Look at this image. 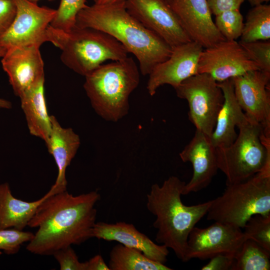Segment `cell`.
Listing matches in <instances>:
<instances>
[{"label": "cell", "mask_w": 270, "mask_h": 270, "mask_svg": "<svg viewBox=\"0 0 270 270\" xmlns=\"http://www.w3.org/2000/svg\"><path fill=\"white\" fill-rule=\"evenodd\" d=\"M44 82H40L20 98L30 132L42 140L46 144L52 126L44 98Z\"/></svg>", "instance_id": "obj_22"}, {"label": "cell", "mask_w": 270, "mask_h": 270, "mask_svg": "<svg viewBox=\"0 0 270 270\" xmlns=\"http://www.w3.org/2000/svg\"><path fill=\"white\" fill-rule=\"evenodd\" d=\"M36 45L10 48L2 57V64L14 94L20 97L44 81V64Z\"/></svg>", "instance_id": "obj_15"}, {"label": "cell", "mask_w": 270, "mask_h": 270, "mask_svg": "<svg viewBox=\"0 0 270 270\" xmlns=\"http://www.w3.org/2000/svg\"><path fill=\"white\" fill-rule=\"evenodd\" d=\"M56 194L50 189L41 198L28 202L16 198L12 194L9 184L0 185V230L12 228L22 230L35 214L40 204L50 194Z\"/></svg>", "instance_id": "obj_21"}, {"label": "cell", "mask_w": 270, "mask_h": 270, "mask_svg": "<svg viewBox=\"0 0 270 270\" xmlns=\"http://www.w3.org/2000/svg\"><path fill=\"white\" fill-rule=\"evenodd\" d=\"M252 6H255L258 4H264V2H268L270 0H246Z\"/></svg>", "instance_id": "obj_38"}, {"label": "cell", "mask_w": 270, "mask_h": 270, "mask_svg": "<svg viewBox=\"0 0 270 270\" xmlns=\"http://www.w3.org/2000/svg\"><path fill=\"white\" fill-rule=\"evenodd\" d=\"M240 38L242 42L270 40V4H258L249 10Z\"/></svg>", "instance_id": "obj_24"}, {"label": "cell", "mask_w": 270, "mask_h": 270, "mask_svg": "<svg viewBox=\"0 0 270 270\" xmlns=\"http://www.w3.org/2000/svg\"><path fill=\"white\" fill-rule=\"evenodd\" d=\"M110 270H172L164 264L154 261L141 252L121 244L114 246L110 254Z\"/></svg>", "instance_id": "obj_23"}, {"label": "cell", "mask_w": 270, "mask_h": 270, "mask_svg": "<svg viewBox=\"0 0 270 270\" xmlns=\"http://www.w3.org/2000/svg\"><path fill=\"white\" fill-rule=\"evenodd\" d=\"M34 234L16 228L0 230V249L8 254L18 252L21 245L30 242Z\"/></svg>", "instance_id": "obj_30"}, {"label": "cell", "mask_w": 270, "mask_h": 270, "mask_svg": "<svg viewBox=\"0 0 270 270\" xmlns=\"http://www.w3.org/2000/svg\"><path fill=\"white\" fill-rule=\"evenodd\" d=\"M84 262V270H110L100 254H96Z\"/></svg>", "instance_id": "obj_35"}, {"label": "cell", "mask_w": 270, "mask_h": 270, "mask_svg": "<svg viewBox=\"0 0 270 270\" xmlns=\"http://www.w3.org/2000/svg\"><path fill=\"white\" fill-rule=\"evenodd\" d=\"M125 1L88 6L78 14L75 26L92 28L110 35L136 56L140 73L148 75L169 57L172 48L128 12Z\"/></svg>", "instance_id": "obj_2"}, {"label": "cell", "mask_w": 270, "mask_h": 270, "mask_svg": "<svg viewBox=\"0 0 270 270\" xmlns=\"http://www.w3.org/2000/svg\"><path fill=\"white\" fill-rule=\"evenodd\" d=\"M169 4L192 41L206 48L226 40L216 28L206 0H171Z\"/></svg>", "instance_id": "obj_16"}, {"label": "cell", "mask_w": 270, "mask_h": 270, "mask_svg": "<svg viewBox=\"0 0 270 270\" xmlns=\"http://www.w3.org/2000/svg\"><path fill=\"white\" fill-rule=\"evenodd\" d=\"M204 48L190 41L172 48L169 57L157 64L148 74L146 88L154 96L158 89L164 84L174 88L198 72V60Z\"/></svg>", "instance_id": "obj_14"}, {"label": "cell", "mask_w": 270, "mask_h": 270, "mask_svg": "<svg viewBox=\"0 0 270 270\" xmlns=\"http://www.w3.org/2000/svg\"><path fill=\"white\" fill-rule=\"evenodd\" d=\"M188 105V118L196 130L210 136L224 100L222 92L210 75L198 73L174 88Z\"/></svg>", "instance_id": "obj_8"}, {"label": "cell", "mask_w": 270, "mask_h": 270, "mask_svg": "<svg viewBox=\"0 0 270 270\" xmlns=\"http://www.w3.org/2000/svg\"><path fill=\"white\" fill-rule=\"evenodd\" d=\"M28 1H30L32 2L37 3L38 1L39 0H28Z\"/></svg>", "instance_id": "obj_39"}, {"label": "cell", "mask_w": 270, "mask_h": 270, "mask_svg": "<svg viewBox=\"0 0 270 270\" xmlns=\"http://www.w3.org/2000/svg\"><path fill=\"white\" fill-rule=\"evenodd\" d=\"M210 261L204 266L202 270H231L234 262V256L226 254H217L210 258Z\"/></svg>", "instance_id": "obj_33"}, {"label": "cell", "mask_w": 270, "mask_h": 270, "mask_svg": "<svg viewBox=\"0 0 270 270\" xmlns=\"http://www.w3.org/2000/svg\"><path fill=\"white\" fill-rule=\"evenodd\" d=\"M94 2V3L96 2L97 0H93Z\"/></svg>", "instance_id": "obj_41"}, {"label": "cell", "mask_w": 270, "mask_h": 270, "mask_svg": "<svg viewBox=\"0 0 270 270\" xmlns=\"http://www.w3.org/2000/svg\"><path fill=\"white\" fill-rule=\"evenodd\" d=\"M246 240L241 228L215 222L205 228L194 226L188 240L190 259H210L219 254L234 256Z\"/></svg>", "instance_id": "obj_13"}, {"label": "cell", "mask_w": 270, "mask_h": 270, "mask_svg": "<svg viewBox=\"0 0 270 270\" xmlns=\"http://www.w3.org/2000/svg\"><path fill=\"white\" fill-rule=\"evenodd\" d=\"M232 79L234 96L244 114L270 138V76L252 70Z\"/></svg>", "instance_id": "obj_11"}, {"label": "cell", "mask_w": 270, "mask_h": 270, "mask_svg": "<svg viewBox=\"0 0 270 270\" xmlns=\"http://www.w3.org/2000/svg\"><path fill=\"white\" fill-rule=\"evenodd\" d=\"M179 156L183 162H190L193 168L192 177L186 183L182 194L198 192L206 188L218 170L216 148L210 136L196 130L192 138Z\"/></svg>", "instance_id": "obj_17"}, {"label": "cell", "mask_w": 270, "mask_h": 270, "mask_svg": "<svg viewBox=\"0 0 270 270\" xmlns=\"http://www.w3.org/2000/svg\"><path fill=\"white\" fill-rule=\"evenodd\" d=\"M238 132L228 146L216 148L218 170L226 176V185L246 180L270 164V138L249 120L238 127Z\"/></svg>", "instance_id": "obj_7"}, {"label": "cell", "mask_w": 270, "mask_h": 270, "mask_svg": "<svg viewBox=\"0 0 270 270\" xmlns=\"http://www.w3.org/2000/svg\"><path fill=\"white\" fill-rule=\"evenodd\" d=\"M218 84L222 92L224 100L210 138L215 148H224L236 140L238 135L236 128L248 119L236 98L232 79L218 82Z\"/></svg>", "instance_id": "obj_19"}, {"label": "cell", "mask_w": 270, "mask_h": 270, "mask_svg": "<svg viewBox=\"0 0 270 270\" xmlns=\"http://www.w3.org/2000/svg\"><path fill=\"white\" fill-rule=\"evenodd\" d=\"M100 198L96 190L73 196L66 190L48 196L28 223L38 230L26 250L36 254L52 255L92 238L97 214L95 205Z\"/></svg>", "instance_id": "obj_1"}, {"label": "cell", "mask_w": 270, "mask_h": 270, "mask_svg": "<svg viewBox=\"0 0 270 270\" xmlns=\"http://www.w3.org/2000/svg\"><path fill=\"white\" fill-rule=\"evenodd\" d=\"M128 12L172 48L192 41L166 0H126Z\"/></svg>", "instance_id": "obj_10"}, {"label": "cell", "mask_w": 270, "mask_h": 270, "mask_svg": "<svg viewBox=\"0 0 270 270\" xmlns=\"http://www.w3.org/2000/svg\"><path fill=\"white\" fill-rule=\"evenodd\" d=\"M252 70H259L258 65L236 40L204 48L198 60V72L208 74L218 82Z\"/></svg>", "instance_id": "obj_12"}, {"label": "cell", "mask_w": 270, "mask_h": 270, "mask_svg": "<svg viewBox=\"0 0 270 270\" xmlns=\"http://www.w3.org/2000/svg\"><path fill=\"white\" fill-rule=\"evenodd\" d=\"M140 72L134 60L128 56L102 64L85 76L84 88L95 112L112 122L126 116L129 97L140 83Z\"/></svg>", "instance_id": "obj_4"}, {"label": "cell", "mask_w": 270, "mask_h": 270, "mask_svg": "<svg viewBox=\"0 0 270 270\" xmlns=\"http://www.w3.org/2000/svg\"><path fill=\"white\" fill-rule=\"evenodd\" d=\"M251 59L256 64L259 70L270 76V41L240 42Z\"/></svg>", "instance_id": "obj_29"}, {"label": "cell", "mask_w": 270, "mask_h": 270, "mask_svg": "<svg viewBox=\"0 0 270 270\" xmlns=\"http://www.w3.org/2000/svg\"><path fill=\"white\" fill-rule=\"evenodd\" d=\"M256 214L270 215V164L246 180L226 185L206 215L209 220L242 228Z\"/></svg>", "instance_id": "obj_6"}, {"label": "cell", "mask_w": 270, "mask_h": 270, "mask_svg": "<svg viewBox=\"0 0 270 270\" xmlns=\"http://www.w3.org/2000/svg\"><path fill=\"white\" fill-rule=\"evenodd\" d=\"M126 0H97L94 3L98 4H107L117 2H122Z\"/></svg>", "instance_id": "obj_37"}, {"label": "cell", "mask_w": 270, "mask_h": 270, "mask_svg": "<svg viewBox=\"0 0 270 270\" xmlns=\"http://www.w3.org/2000/svg\"><path fill=\"white\" fill-rule=\"evenodd\" d=\"M186 182L172 176L161 185H152L146 196V208L156 216V242L172 249L183 262L190 260L188 236L206 214L212 200L196 205L184 204L181 196Z\"/></svg>", "instance_id": "obj_3"}, {"label": "cell", "mask_w": 270, "mask_h": 270, "mask_svg": "<svg viewBox=\"0 0 270 270\" xmlns=\"http://www.w3.org/2000/svg\"><path fill=\"white\" fill-rule=\"evenodd\" d=\"M212 14L216 16L222 12L238 9L246 0H206Z\"/></svg>", "instance_id": "obj_34"}, {"label": "cell", "mask_w": 270, "mask_h": 270, "mask_svg": "<svg viewBox=\"0 0 270 270\" xmlns=\"http://www.w3.org/2000/svg\"><path fill=\"white\" fill-rule=\"evenodd\" d=\"M86 2V0H60L50 26L66 32L70 31L76 26L78 12L87 7Z\"/></svg>", "instance_id": "obj_26"}, {"label": "cell", "mask_w": 270, "mask_h": 270, "mask_svg": "<svg viewBox=\"0 0 270 270\" xmlns=\"http://www.w3.org/2000/svg\"><path fill=\"white\" fill-rule=\"evenodd\" d=\"M92 238L106 241H116L126 246L141 252L150 260L165 264L168 248L157 244L146 235L138 231L132 224L124 222L116 223L96 222L92 228Z\"/></svg>", "instance_id": "obj_18"}, {"label": "cell", "mask_w": 270, "mask_h": 270, "mask_svg": "<svg viewBox=\"0 0 270 270\" xmlns=\"http://www.w3.org/2000/svg\"><path fill=\"white\" fill-rule=\"evenodd\" d=\"M168 3L171 1V0H166Z\"/></svg>", "instance_id": "obj_40"}, {"label": "cell", "mask_w": 270, "mask_h": 270, "mask_svg": "<svg viewBox=\"0 0 270 270\" xmlns=\"http://www.w3.org/2000/svg\"><path fill=\"white\" fill-rule=\"evenodd\" d=\"M6 50L3 48H0V58H2ZM12 106V103L8 100L0 98V108H10Z\"/></svg>", "instance_id": "obj_36"}, {"label": "cell", "mask_w": 270, "mask_h": 270, "mask_svg": "<svg viewBox=\"0 0 270 270\" xmlns=\"http://www.w3.org/2000/svg\"><path fill=\"white\" fill-rule=\"evenodd\" d=\"M270 258V252L246 239L234 256L232 270H269Z\"/></svg>", "instance_id": "obj_25"}, {"label": "cell", "mask_w": 270, "mask_h": 270, "mask_svg": "<svg viewBox=\"0 0 270 270\" xmlns=\"http://www.w3.org/2000/svg\"><path fill=\"white\" fill-rule=\"evenodd\" d=\"M16 6L15 17L8 30L0 36V48L36 45L48 42L47 29L56 10L40 6L28 0H13Z\"/></svg>", "instance_id": "obj_9"}, {"label": "cell", "mask_w": 270, "mask_h": 270, "mask_svg": "<svg viewBox=\"0 0 270 270\" xmlns=\"http://www.w3.org/2000/svg\"><path fill=\"white\" fill-rule=\"evenodd\" d=\"M243 228L246 239L253 240L270 252V215H254L247 221Z\"/></svg>", "instance_id": "obj_28"}, {"label": "cell", "mask_w": 270, "mask_h": 270, "mask_svg": "<svg viewBox=\"0 0 270 270\" xmlns=\"http://www.w3.org/2000/svg\"><path fill=\"white\" fill-rule=\"evenodd\" d=\"M16 14L13 0H0V36L8 28Z\"/></svg>", "instance_id": "obj_32"}, {"label": "cell", "mask_w": 270, "mask_h": 270, "mask_svg": "<svg viewBox=\"0 0 270 270\" xmlns=\"http://www.w3.org/2000/svg\"><path fill=\"white\" fill-rule=\"evenodd\" d=\"M51 132L46 144L58 169L55 183L50 188L56 193L66 190V172L75 156L80 144L79 136L71 128H64L54 116H50Z\"/></svg>", "instance_id": "obj_20"}, {"label": "cell", "mask_w": 270, "mask_h": 270, "mask_svg": "<svg viewBox=\"0 0 270 270\" xmlns=\"http://www.w3.org/2000/svg\"><path fill=\"white\" fill-rule=\"evenodd\" d=\"M47 36L48 42L60 50L62 62L84 76L107 60L118 61L128 56V52L118 40L92 28L74 26L66 32L50 25Z\"/></svg>", "instance_id": "obj_5"}, {"label": "cell", "mask_w": 270, "mask_h": 270, "mask_svg": "<svg viewBox=\"0 0 270 270\" xmlns=\"http://www.w3.org/2000/svg\"><path fill=\"white\" fill-rule=\"evenodd\" d=\"M52 256L59 263L61 270H84V262L79 261L71 246L56 250Z\"/></svg>", "instance_id": "obj_31"}, {"label": "cell", "mask_w": 270, "mask_h": 270, "mask_svg": "<svg viewBox=\"0 0 270 270\" xmlns=\"http://www.w3.org/2000/svg\"><path fill=\"white\" fill-rule=\"evenodd\" d=\"M0 254H1V252H0Z\"/></svg>", "instance_id": "obj_42"}, {"label": "cell", "mask_w": 270, "mask_h": 270, "mask_svg": "<svg viewBox=\"0 0 270 270\" xmlns=\"http://www.w3.org/2000/svg\"><path fill=\"white\" fill-rule=\"evenodd\" d=\"M214 24L226 40H236L241 36L244 22L240 10H226L215 16Z\"/></svg>", "instance_id": "obj_27"}]
</instances>
